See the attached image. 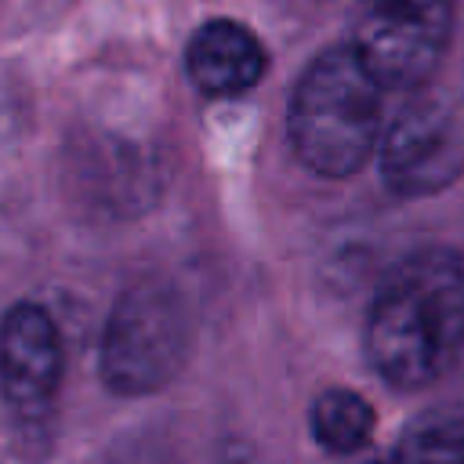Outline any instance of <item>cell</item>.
Masks as SVG:
<instances>
[{
    "label": "cell",
    "instance_id": "4",
    "mask_svg": "<svg viewBox=\"0 0 464 464\" xmlns=\"http://www.w3.org/2000/svg\"><path fill=\"white\" fill-rule=\"evenodd\" d=\"M453 18L457 0H362L348 47L384 91H417L442 62Z\"/></svg>",
    "mask_w": 464,
    "mask_h": 464
},
{
    "label": "cell",
    "instance_id": "6",
    "mask_svg": "<svg viewBox=\"0 0 464 464\" xmlns=\"http://www.w3.org/2000/svg\"><path fill=\"white\" fill-rule=\"evenodd\" d=\"M65 348L44 304L22 301L0 319V399L14 417L40 420L62 384Z\"/></svg>",
    "mask_w": 464,
    "mask_h": 464
},
{
    "label": "cell",
    "instance_id": "7",
    "mask_svg": "<svg viewBox=\"0 0 464 464\" xmlns=\"http://www.w3.org/2000/svg\"><path fill=\"white\" fill-rule=\"evenodd\" d=\"M265 65L268 54L261 40L236 18H210L196 25L185 47V72L196 83V91L210 98L246 94L265 76Z\"/></svg>",
    "mask_w": 464,
    "mask_h": 464
},
{
    "label": "cell",
    "instance_id": "2",
    "mask_svg": "<svg viewBox=\"0 0 464 464\" xmlns=\"http://www.w3.org/2000/svg\"><path fill=\"white\" fill-rule=\"evenodd\" d=\"M384 127V87L348 44L326 47L301 72L286 134L297 160L319 178H348L373 152Z\"/></svg>",
    "mask_w": 464,
    "mask_h": 464
},
{
    "label": "cell",
    "instance_id": "10",
    "mask_svg": "<svg viewBox=\"0 0 464 464\" xmlns=\"http://www.w3.org/2000/svg\"><path fill=\"white\" fill-rule=\"evenodd\" d=\"M341 464H395V453H381V450L362 446V450L344 453V457H341Z\"/></svg>",
    "mask_w": 464,
    "mask_h": 464
},
{
    "label": "cell",
    "instance_id": "5",
    "mask_svg": "<svg viewBox=\"0 0 464 464\" xmlns=\"http://www.w3.org/2000/svg\"><path fill=\"white\" fill-rule=\"evenodd\" d=\"M381 178L395 196L417 199L450 188L464 174V134L457 112L417 87L377 138Z\"/></svg>",
    "mask_w": 464,
    "mask_h": 464
},
{
    "label": "cell",
    "instance_id": "3",
    "mask_svg": "<svg viewBox=\"0 0 464 464\" xmlns=\"http://www.w3.org/2000/svg\"><path fill=\"white\" fill-rule=\"evenodd\" d=\"M188 341V308L181 294L160 276L134 279L105 319L98 373L116 395L160 392L185 366Z\"/></svg>",
    "mask_w": 464,
    "mask_h": 464
},
{
    "label": "cell",
    "instance_id": "9",
    "mask_svg": "<svg viewBox=\"0 0 464 464\" xmlns=\"http://www.w3.org/2000/svg\"><path fill=\"white\" fill-rule=\"evenodd\" d=\"M395 464H464V406L420 413L402 431Z\"/></svg>",
    "mask_w": 464,
    "mask_h": 464
},
{
    "label": "cell",
    "instance_id": "1",
    "mask_svg": "<svg viewBox=\"0 0 464 464\" xmlns=\"http://www.w3.org/2000/svg\"><path fill=\"white\" fill-rule=\"evenodd\" d=\"M464 352V257L424 246L402 257L373 294L366 319L370 366L392 388L439 381Z\"/></svg>",
    "mask_w": 464,
    "mask_h": 464
},
{
    "label": "cell",
    "instance_id": "8",
    "mask_svg": "<svg viewBox=\"0 0 464 464\" xmlns=\"http://www.w3.org/2000/svg\"><path fill=\"white\" fill-rule=\"evenodd\" d=\"M308 428L315 442L337 457L370 446L373 435V406L352 388H326L315 395L308 410Z\"/></svg>",
    "mask_w": 464,
    "mask_h": 464
}]
</instances>
